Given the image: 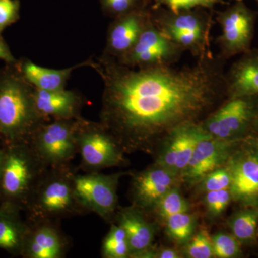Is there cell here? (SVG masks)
<instances>
[{
    "label": "cell",
    "instance_id": "obj_17",
    "mask_svg": "<svg viewBox=\"0 0 258 258\" xmlns=\"http://www.w3.org/2000/svg\"><path fill=\"white\" fill-rule=\"evenodd\" d=\"M34 103L41 117L70 119L74 116L78 98L74 93L64 89L47 91L37 89L33 93Z\"/></svg>",
    "mask_w": 258,
    "mask_h": 258
},
{
    "label": "cell",
    "instance_id": "obj_26",
    "mask_svg": "<svg viewBox=\"0 0 258 258\" xmlns=\"http://www.w3.org/2000/svg\"><path fill=\"white\" fill-rule=\"evenodd\" d=\"M159 216L166 220L176 214L189 212V205L177 186L167 191L154 206Z\"/></svg>",
    "mask_w": 258,
    "mask_h": 258
},
{
    "label": "cell",
    "instance_id": "obj_20",
    "mask_svg": "<svg viewBox=\"0 0 258 258\" xmlns=\"http://www.w3.org/2000/svg\"><path fill=\"white\" fill-rule=\"evenodd\" d=\"M147 24L141 15H125L112 27L108 37V47L115 54L124 55L138 40Z\"/></svg>",
    "mask_w": 258,
    "mask_h": 258
},
{
    "label": "cell",
    "instance_id": "obj_8",
    "mask_svg": "<svg viewBox=\"0 0 258 258\" xmlns=\"http://www.w3.org/2000/svg\"><path fill=\"white\" fill-rule=\"evenodd\" d=\"M120 175L90 174L74 177L75 192L83 208L103 218H109L118 203L117 187Z\"/></svg>",
    "mask_w": 258,
    "mask_h": 258
},
{
    "label": "cell",
    "instance_id": "obj_4",
    "mask_svg": "<svg viewBox=\"0 0 258 258\" xmlns=\"http://www.w3.org/2000/svg\"><path fill=\"white\" fill-rule=\"evenodd\" d=\"M69 120L39 126L32 135V151L42 164L62 167L77 152L80 125Z\"/></svg>",
    "mask_w": 258,
    "mask_h": 258
},
{
    "label": "cell",
    "instance_id": "obj_37",
    "mask_svg": "<svg viewBox=\"0 0 258 258\" xmlns=\"http://www.w3.org/2000/svg\"><path fill=\"white\" fill-rule=\"evenodd\" d=\"M254 128L257 129L258 130V111L257 116H256L255 122H254Z\"/></svg>",
    "mask_w": 258,
    "mask_h": 258
},
{
    "label": "cell",
    "instance_id": "obj_10",
    "mask_svg": "<svg viewBox=\"0 0 258 258\" xmlns=\"http://www.w3.org/2000/svg\"><path fill=\"white\" fill-rule=\"evenodd\" d=\"M208 134L200 123H188L174 129L163 139L156 164L174 173L180 179L197 144Z\"/></svg>",
    "mask_w": 258,
    "mask_h": 258
},
{
    "label": "cell",
    "instance_id": "obj_9",
    "mask_svg": "<svg viewBox=\"0 0 258 258\" xmlns=\"http://www.w3.org/2000/svg\"><path fill=\"white\" fill-rule=\"evenodd\" d=\"M242 139H220L210 134L203 137L197 144L180 179L189 184H199L212 171L225 165Z\"/></svg>",
    "mask_w": 258,
    "mask_h": 258
},
{
    "label": "cell",
    "instance_id": "obj_34",
    "mask_svg": "<svg viewBox=\"0 0 258 258\" xmlns=\"http://www.w3.org/2000/svg\"><path fill=\"white\" fill-rule=\"evenodd\" d=\"M182 257L177 250L173 248L159 249L157 252H154V257L157 258H180Z\"/></svg>",
    "mask_w": 258,
    "mask_h": 258
},
{
    "label": "cell",
    "instance_id": "obj_13",
    "mask_svg": "<svg viewBox=\"0 0 258 258\" xmlns=\"http://www.w3.org/2000/svg\"><path fill=\"white\" fill-rule=\"evenodd\" d=\"M231 172L232 200L244 207L258 204V159L248 149L235 151L227 162Z\"/></svg>",
    "mask_w": 258,
    "mask_h": 258
},
{
    "label": "cell",
    "instance_id": "obj_16",
    "mask_svg": "<svg viewBox=\"0 0 258 258\" xmlns=\"http://www.w3.org/2000/svg\"><path fill=\"white\" fill-rule=\"evenodd\" d=\"M118 223L126 234L131 257H139L151 249L154 238V227L138 208L122 210L118 213Z\"/></svg>",
    "mask_w": 258,
    "mask_h": 258
},
{
    "label": "cell",
    "instance_id": "obj_36",
    "mask_svg": "<svg viewBox=\"0 0 258 258\" xmlns=\"http://www.w3.org/2000/svg\"><path fill=\"white\" fill-rule=\"evenodd\" d=\"M5 153L0 150V179H1L2 171H3V162H4Z\"/></svg>",
    "mask_w": 258,
    "mask_h": 258
},
{
    "label": "cell",
    "instance_id": "obj_5",
    "mask_svg": "<svg viewBox=\"0 0 258 258\" xmlns=\"http://www.w3.org/2000/svg\"><path fill=\"white\" fill-rule=\"evenodd\" d=\"M74 177L57 171L38 183L33 201V211L38 218L68 215L83 208L75 192Z\"/></svg>",
    "mask_w": 258,
    "mask_h": 258
},
{
    "label": "cell",
    "instance_id": "obj_11",
    "mask_svg": "<svg viewBox=\"0 0 258 258\" xmlns=\"http://www.w3.org/2000/svg\"><path fill=\"white\" fill-rule=\"evenodd\" d=\"M77 142L83 164L90 169L119 165L123 160L121 147L104 128L80 126Z\"/></svg>",
    "mask_w": 258,
    "mask_h": 258
},
{
    "label": "cell",
    "instance_id": "obj_15",
    "mask_svg": "<svg viewBox=\"0 0 258 258\" xmlns=\"http://www.w3.org/2000/svg\"><path fill=\"white\" fill-rule=\"evenodd\" d=\"M229 98L258 96V50L244 52L225 75Z\"/></svg>",
    "mask_w": 258,
    "mask_h": 258
},
{
    "label": "cell",
    "instance_id": "obj_38",
    "mask_svg": "<svg viewBox=\"0 0 258 258\" xmlns=\"http://www.w3.org/2000/svg\"><path fill=\"white\" fill-rule=\"evenodd\" d=\"M256 2H257V5H258V0H255Z\"/></svg>",
    "mask_w": 258,
    "mask_h": 258
},
{
    "label": "cell",
    "instance_id": "obj_12",
    "mask_svg": "<svg viewBox=\"0 0 258 258\" xmlns=\"http://www.w3.org/2000/svg\"><path fill=\"white\" fill-rule=\"evenodd\" d=\"M180 48L161 28L146 25L135 45L123 58L127 63L144 67L167 64L178 55Z\"/></svg>",
    "mask_w": 258,
    "mask_h": 258
},
{
    "label": "cell",
    "instance_id": "obj_28",
    "mask_svg": "<svg viewBox=\"0 0 258 258\" xmlns=\"http://www.w3.org/2000/svg\"><path fill=\"white\" fill-rule=\"evenodd\" d=\"M214 256L219 258H233L240 255V243L232 234L219 232L212 237Z\"/></svg>",
    "mask_w": 258,
    "mask_h": 258
},
{
    "label": "cell",
    "instance_id": "obj_21",
    "mask_svg": "<svg viewBox=\"0 0 258 258\" xmlns=\"http://www.w3.org/2000/svg\"><path fill=\"white\" fill-rule=\"evenodd\" d=\"M78 67L79 66L69 69L55 70L28 62L24 64L23 73L27 80L37 89L55 91L64 89V84L71 73Z\"/></svg>",
    "mask_w": 258,
    "mask_h": 258
},
{
    "label": "cell",
    "instance_id": "obj_29",
    "mask_svg": "<svg viewBox=\"0 0 258 258\" xmlns=\"http://www.w3.org/2000/svg\"><path fill=\"white\" fill-rule=\"evenodd\" d=\"M200 189L205 192L230 188L231 172L227 163L203 178L200 183Z\"/></svg>",
    "mask_w": 258,
    "mask_h": 258
},
{
    "label": "cell",
    "instance_id": "obj_1",
    "mask_svg": "<svg viewBox=\"0 0 258 258\" xmlns=\"http://www.w3.org/2000/svg\"><path fill=\"white\" fill-rule=\"evenodd\" d=\"M107 71L102 123L123 151L149 150L178 127L198 123L226 93L225 75L208 58L181 69Z\"/></svg>",
    "mask_w": 258,
    "mask_h": 258
},
{
    "label": "cell",
    "instance_id": "obj_33",
    "mask_svg": "<svg viewBox=\"0 0 258 258\" xmlns=\"http://www.w3.org/2000/svg\"><path fill=\"white\" fill-rule=\"evenodd\" d=\"M242 143L244 147L248 149L258 159V137L248 134L242 139Z\"/></svg>",
    "mask_w": 258,
    "mask_h": 258
},
{
    "label": "cell",
    "instance_id": "obj_24",
    "mask_svg": "<svg viewBox=\"0 0 258 258\" xmlns=\"http://www.w3.org/2000/svg\"><path fill=\"white\" fill-rule=\"evenodd\" d=\"M165 220L167 234L176 243H186L192 237L195 220L189 212L171 215Z\"/></svg>",
    "mask_w": 258,
    "mask_h": 258
},
{
    "label": "cell",
    "instance_id": "obj_19",
    "mask_svg": "<svg viewBox=\"0 0 258 258\" xmlns=\"http://www.w3.org/2000/svg\"><path fill=\"white\" fill-rule=\"evenodd\" d=\"M29 230L15 205L8 202L0 207V248L10 253L22 254Z\"/></svg>",
    "mask_w": 258,
    "mask_h": 258
},
{
    "label": "cell",
    "instance_id": "obj_7",
    "mask_svg": "<svg viewBox=\"0 0 258 258\" xmlns=\"http://www.w3.org/2000/svg\"><path fill=\"white\" fill-rule=\"evenodd\" d=\"M42 164L32 149L13 146L5 153L0 189L10 199L21 198L31 189L37 166Z\"/></svg>",
    "mask_w": 258,
    "mask_h": 258
},
{
    "label": "cell",
    "instance_id": "obj_14",
    "mask_svg": "<svg viewBox=\"0 0 258 258\" xmlns=\"http://www.w3.org/2000/svg\"><path fill=\"white\" fill-rule=\"evenodd\" d=\"M179 176L156 164L134 178L132 191L137 206L154 208L156 204L172 188L177 186Z\"/></svg>",
    "mask_w": 258,
    "mask_h": 258
},
{
    "label": "cell",
    "instance_id": "obj_3",
    "mask_svg": "<svg viewBox=\"0 0 258 258\" xmlns=\"http://www.w3.org/2000/svg\"><path fill=\"white\" fill-rule=\"evenodd\" d=\"M257 111L258 96L230 98L201 125L215 138L242 139L254 128Z\"/></svg>",
    "mask_w": 258,
    "mask_h": 258
},
{
    "label": "cell",
    "instance_id": "obj_18",
    "mask_svg": "<svg viewBox=\"0 0 258 258\" xmlns=\"http://www.w3.org/2000/svg\"><path fill=\"white\" fill-rule=\"evenodd\" d=\"M63 249V241L57 230L44 224L29 230L22 254L30 258H59Z\"/></svg>",
    "mask_w": 258,
    "mask_h": 258
},
{
    "label": "cell",
    "instance_id": "obj_32",
    "mask_svg": "<svg viewBox=\"0 0 258 258\" xmlns=\"http://www.w3.org/2000/svg\"><path fill=\"white\" fill-rule=\"evenodd\" d=\"M19 4L15 0H0V33L16 21Z\"/></svg>",
    "mask_w": 258,
    "mask_h": 258
},
{
    "label": "cell",
    "instance_id": "obj_30",
    "mask_svg": "<svg viewBox=\"0 0 258 258\" xmlns=\"http://www.w3.org/2000/svg\"><path fill=\"white\" fill-rule=\"evenodd\" d=\"M232 200L230 188L208 191L204 198L207 210L212 217L221 215Z\"/></svg>",
    "mask_w": 258,
    "mask_h": 258
},
{
    "label": "cell",
    "instance_id": "obj_22",
    "mask_svg": "<svg viewBox=\"0 0 258 258\" xmlns=\"http://www.w3.org/2000/svg\"><path fill=\"white\" fill-rule=\"evenodd\" d=\"M161 30L166 35L174 32H192L206 37L207 18L205 15L191 10L171 13L164 15L160 21Z\"/></svg>",
    "mask_w": 258,
    "mask_h": 258
},
{
    "label": "cell",
    "instance_id": "obj_25",
    "mask_svg": "<svg viewBox=\"0 0 258 258\" xmlns=\"http://www.w3.org/2000/svg\"><path fill=\"white\" fill-rule=\"evenodd\" d=\"M102 254L103 257L108 258H125L130 256L126 234L119 225L111 226L103 241Z\"/></svg>",
    "mask_w": 258,
    "mask_h": 258
},
{
    "label": "cell",
    "instance_id": "obj_31",
    "mask_svg": "<svg viewBox=\"0 0 258 258\" xmlns=\"http://www.w3.org/2000/svg\"><path fill=\"white\" fill-rule=\"evenodd\" d=\"M217 2L218 0H160L161 4L175 14L195 8H212Z\"/></svg>",
    "mask_w": 258,
    "mask_h": 258
},
{
    "label": "cell",
    "instance_id": "obj_23",
    "mask_svg": "<svg viewBox=\"0 0 258 258\" xmlns=\"http://www.w3.org/2000/svg\"><path fill=\"white\" fill-rule=\"evenodd\" d=\"M236 212L229 220L232 235L240 244L253 243L257 237L258 228V208L246 207Z\"/></svg>",
    "mask_w": 258,
    "mask_h": 258
},
{
    "label": "cell",
    "instance_id": "obj_6",
    "mask_svg": "<svg viewBox=\"0 0 258 258\" xmlns=\"http://www.w3.org/2000/svg\"><path fill=\"white\" fill-rule=\"evenodd\" d=\"M217 19L222 29L218 42L224 57L228 58L250 50L255 14L243 0H237Z\"/></svg>",
    "mask_w": 258,
    "mask_h": 258
},
{
    "label": "cell",
    "instance_id": "obj_2",
    "mask_svg": "<svg viewBox=\"0 0 258 258\" xmlns=\"http://www.w3.org/2000/svg\"><path fill=\"white\" fill-rule=\"evenodd\" d=\"M40 118L33 93L23 83L14 78L0 82V135L10 141L33 135Z\"/></svg>",
    "mask_w": 258,
    "mask_h": 258
},
{
    "label": "cell",
    "instance_id": "obj_35",
    "mask_svg": "<svg viewBox=\"0 0 258 258\" xmlns=\"http://www.w3.org/2000/svg\"><path fill=\"white\" fill-rule=\"evenodd\" d=\"M0 60L6 61V62H13L15 60L14 57L12 55L8 47L0 41Z\"/></svg>",
    "mask_w": 258,
    "mask_h": 258
},
{
    "label": "cell",
    "instance_id": "obj_27",
    "mask_svg": "<svg viewBox=\"0 0 258 258\" xmlns=\"http://www.w3.org/2000/svg\"><path fill=\"white\" fill-rule=\"evenodd\" d=\"M184 255L189 258L214 257L212 237L206 230H200L186 242Z\"/></svg>",
    "mask_w": 258,
    "mask_h": 258
}]
</instances>
